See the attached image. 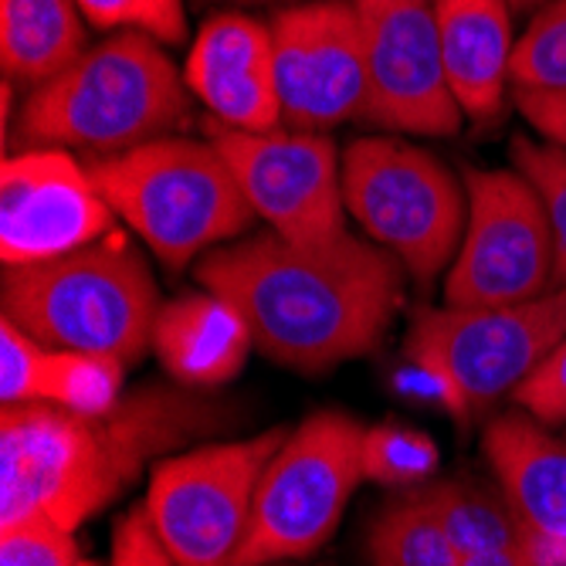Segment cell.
<instances>
[{
    "label": "cell",
    "instance_id": "cell-1",
    "mask_svg": "<svg viewBox=\"0 0 566 566\" xmlns=\"http://www.w3.org/2000/svg\"><path fill=\"white\" fill-rule=\"evenodd\" d=\"M403 265L374 241L343 234L292 244L275 231L238 238L197 262V282L251 326L254 349L298 374L367 356L403 302Z\"/></svg>",
    "mask_w": 566,
    "mask_h": 566
},
{
    "label": "cell",
    "instance_id": "cell-2",
    "mask_svg": "<svg viewBox=\"0 0 566 566\" xmlns=\"http://www.w3.org/2000/svg\"><path fill=\"white\" fill-rule=\"evenodd\" d=\"M197 387H139L102 415L51 403H4L0 415V526L48 516L82 530L170 448L218 428Z\"/></svg>",
    "mask_w": 566,
    "mask_h": 566
},
{
    "label": "cell",
    "instance_id": "cell-3",
    "mask_svg": "<svg viewBox=\"0 0 566 566\" xmlns=\"http://www.w3.org/2000/svg\"><path fill=\"white\" fill-rule=\"evenodd\" d=\"M187 82L160 41L119 31L31 88L18 119L24 149L116 157L170 136L187 119Z\"/></svg>",
    "mask_w": 566,
    "mask_h": 566
},
{
    "label": "cell",
    "instance_id": "cell-4",
    "mask_svg": "<svg viewBox=\"0 0 566 566\" xmlns=\"http://www.w3.org/2000/svg\"><path fill=\"white\" fill-rule=\"evenodd\" d=\"M95 190L167 269L251 231V203L211 139L164 136L116 157H85Z\"/></svg>",
    "mask_w": 566,
    "mask_h": 566
},
{
    "label": "cell",
    "instance_id": "cell-5",
    "mask_svg": "<svg viewBox=\"0 0 566 566\" xmlns=\"http://www.w3.org/2000/svg\"><path fill=\"white\" fill-rule=\"evenodd\" d=\"M157 313L153 275L119 234L41 265L4 269V319L55 349L136 364L153 346Z\"/></svg>",
    "mask_w": 566,
    "mask_h": 566
},
{
    "label": "cell",
    "instance_id": "cell-6",
    "mask_svg": "<svg viewBox=\"0 0 566 566\" xmlns=\"http://www.w3.org/2000/svg\"><path fill=\"white\" fill-rule=\"evenodd\" d=\"M343 197L353 221L418 282H434L465 238L469 190L407 139H353L343 153Z\"/></svg>",
    "mask_w": 566,
    "mask_h": 566
},
{
    "label": "cell",
    "instance_id": "cell-7",
    "mask_svg": "<svg viewBox=\"0 0 566 566\" xmlns=\"http://www.w3.org/2000/svg\"><path fill=\"white\" fill-rule=\"evenodd\" d=\"M364 438L367 428L343 410H319L289 431L254 492L234 566H282L326 546L367 479Z\"/></svg>",
    "mask_w": 566,
    "mask_h": 566
},
{
    "label": "cell",
    "instance_id": "cell-8",
    "mask_svg": "<svg viewBox=\"0 0 566 566\" xmlns=\"http://www.w3.org/2000/svg\"><path fill=\"white\" fill-rule=\"evenodd\" d=\"M289 428L200 444L149 469L146 516L177 566H234L248 539L254 492Z\"/></svg>",
    "mask_w": 566,
    "mask_h": 566
},
{
    "label": "cell",
    "instance_id": "cell-9",
    "mask_svg": "<svg viewBox=\"0 0 566 566\" xmlns=\"http://www.w3.org/2000/svg\"><path fill=\"white\" fill-rule=\"evenodd\" d=\"M566 336V285L495 308L421 313L407 333V364L438 374L469 415L516 394Z\"/></svg>",
    "mask_w": 566,
    "mask_h": 566
},
{
    "label": "cell",
    "instance_id": "cell-10",
    "mask_svg": "<svg viewBox=\"0 0 566 566\" xmlns=\"http://www.w3.org/2000/svg\"><path fill=\"white\" fill-rule=\"evenodd\" d=\"M469 224L444 282L448 308H495L553 285V231L530 180L512 170H469Z\"/></svg>",
    "mask_w": 566,
    "mask_h": 566
},
{
    "label": "cell",
    "instance_id": "cell-11",
    "mask_svg": "<svg viewBox=\"0 0 566 566\" xmlns=\"http://www.w3.org/2000/svg\"><path fill=\"white\" fill-rule=\"evenodd\" d=\"M208 139L231 164L251 211L292 244H329L346 234L343 164L326 133H241L221 123Z\"/></svg>",
    "mask_w": 566,
    "mask_h": 566
},
{
    "label": "cell",
    "instance_id": "cell-12",
    "mask_svg": "<svg viewBox=\"0 0 566 566\" xmlns=\"http://www.w3.org/2000/svg\"><path fill=\"white\" fill-rule=\"evenodd\" d=\"M272 41L285 129L326 133L367 116L370 75L353 0H308L279 11Z\"/></svg>",
    "mask_w": 566,
    "mask_h": 566
},
{
    "label": "cell",
    "instance_id": "cell-13",
    "mask_svg": "<svg viewBox=\"0 0 566 566\" xmlns=\"http://www.w3.org/2000/svg\"><path fill=\"white\" fill-rule=\"evenodd\" d=\"M367 51V123L418 133L454 136L461 106L454 102L444 62L434 0H353Z\"/></svg>",
    "mask_w": 566,
    "mask_h": 566
},
{
    "label": "cell",
    "instance_id": "cell-14",
    "mask_svg": "<svg viewBox=\"0 0 566 566\" xmlns=\"http://www.w3.org/2000/svg\"><path fill=\"white\" fill-rule=\"evenodd\" d=\"M116 234L106 203L69 149H21L0 170V259L4 269L41 265Z\"/></svg>",
    "mask_w": 566,
    "mask_h": 566
},
{
    "label": "cell",
    "instance_id": "cell-15",
    "mask_svg": "<svg viewBox=\"0 0 566 566\" xmlns=\"http://www.w3.org/2000/svg\"><path fill=\"white\" fill-rule=\"evenodd\" d=\"M184 82L228 129L269 133L282 126L272 24L248 14L208 18L190 44Z\"/></svg>",
    "mask_w": 566,
    "mask_h": 566
},
{
    "label": "cell",
    "instance_id": "cell-16",
    "mask_svg": "<svg viewBox=\"0 0 566 566\" xmlns=\"http://www.w3.org/2000/svg\"><path fill=\"white\" fill-rule=\"evenodd\" d=\"M485 458L516 509L536 566H566V438L526 410L485 428Z\"/></svg>",
    "mask_w": 566,
    "mask_h": 566
},
{
    "label": "cell",
    "instance_id": "cell-17",
    "mask_svg": "<svg viewBox=\"0 0 566 566\" xmlns=\"http://www.w3.org/2000/svg\"><path fill=\"white\" fill-rule=\"evenodd\" d=\"M444 78L475 123H492L502 113L505 88L512 85V4L509 0H434Z\"/></svg>",
    "mask_w": 566,
    "mask_h": 566
},
{
    "label": "cell",
    "instance_id": "cell-18",
    "mask_svg": "<svg viewBox=\"0 0 566 566\" xmlns=\"http://www.w3.org/2000/svg\"><path fill=\"white\" fill-rule=\"evenodd\" d=\"M126 364L113 356L55 349L0 319V397L4 403H51L102 415L123 397Z\"/></svg>",
    "mask_w": 566,
    "mask_h": 566
},
{
    "label": "cell",
    "instance_id": "cell-19",
    "mask_svg": "<svg viewBox=\"0 0 566 566\" xmlns=\"http://www.w3.org/2000/svg\"><path fill=\"white\" fill-rule=\"evenodd\" d=\"M254 346L251 326L218 292H190L160 305L153 323V353L184 387L211 390L234 380Z\"/></svg>",
    "mask_w": 566,
    "mask_h": 566
},
{
    "label": "cell",
    "instance_id": "cell-20",
    "mask_svg": "<svg viewBox=\"0 0 566 566\" xmlns=\"http://www.w3.org/2000/svg\"><path fill=\"white\" fill-rule=\"evenodd\" d=\"M75 0H0V69L11 85H44L85 55Z\"/></svg>",
    "mask_w": 566,
    "mask_h": 566
},
{
    "label": "cell",
    "instance_id": "cell-21",
    "mask_svg": "<svg viewBox=\"0 0 566 566\" xmlns=\"http://www.w3.org/2000/svg\"><path fill=\"white\" fill-rule=\"evenodd\" d=\"M418 492L441 516L461 556L526 543L523 523L499 482L482 485L472 479H448V482L421 485Z\"/></svg>",
    "mask_w": 566,
    "mask_h": 566
},
{
    "label": "cell",
    "instance_id": "cell-22",
    "mask_svg": "<svg viewBox=\"0 0 566 566\" xmlns=\"http://www.w3.org/2000/svg\"><path fill=\"white\" fill-rule=\"evenodd\" d=\"M374 566H458L461 549L418 489H403L370 530Z\"/></svg>",
    "mask_w": 566,
    "mask_h": 566
},
{
    "label": "cell",
    "instance_id": "cell-23",
    "mask_svg": "<svg viewBox=\"0 0 566 566\" xmlns=\"http://www.w3.org/2000/svg\"><path fill=\"white\" fill-rule=\"evenodd\" d=\"M438 472V444L415 428L374 424L364 438V475L387 489H421Z\"/></svg>",
    "mask_w": 566,
    "mask_h": 566
},
{
    "label": "cell",
    "instance_id": "cell-24",
    "mask_svg": "<svg viewBox=\"0 0 566 566\" xmlns=\"http://www.w3.org/2000/svg\"><path fill=\"white\" fill-rule=\"evenodd\" d=\"M512 88L566 92V0L543 4L516 41Z\"/></svg>",
    "mask_w": 566,
    "mask_h": 566
},
{
    "label": "cell",
    "instance_id": "cell-25",
    "mask_svg": "<svg viewBox=\"0 0 566 566\" xmlns=\"http://www.w3.org/2000/svg\"><path fill=\"white\" fill-rule=\"evenodd\" d=\"M512 164L536 190L549 231H553V285H566V149L556 143H533L526 136L512 139Z\"/></svg>",
    "mask_w": 566,
    "mask_h": 566
},
{
    "label": "cell",
    "instance_id": "cell-26",
    "mask_svg": "<svg viewBox=\"0 0 566 566\" xmlns=\"http://www.w3.org/2000/svg\"><path fill=\"white\" fill-rule=\"evenodd\" d=\"M82 18L98 31H136L160 44L187 38L184 0H75Z\"/></svg>",
    "mask_w": 566,
    "mask_h": 566
},
{
    "label": "cell",
    "instance_id": "cell-27",
    "mask_svg": "<svg viewBox=\"0 0 566 566\" xmlns=\"http://www.w3.org/2000/svg\"><path fill=\"white\" fill-rule=\"evenodd\" d=\"M0 566H82L72 530L48 516H24L0 526Z\"/></svg>",
    "mask_w": 566,
    "mask_h": 566
},
{
    "label": "cell",
    "instance_id": "cell-28",
    "mask_svg": "<svg viewBox=\"0 0 566 566\" xmlns=\"http://www.w3.org/2000/svg\"><path fill=\"white\" fill-rule=\"evenodd\" d=\"M512 400L546 428L566 424V336L523 380V387L512 394Z\"/></svg>",
    "mask_w": 566,
    "mask_h": 566
},
{
    "label": "cell",
    "instance_id": "cell-29",
    "mask_svg": "<svg viewBox=\"0 0 566 566\" xmlns=\"http://www.w3.org/2000/svg\"><path fill=\"white\" fill-rule=\"evenodd\" d=\"M109 566H177L167 546L153 530L146 509H129L113 533V563Z\"/></svg>",
    "mask_w": 566,
    "mask_h": 566
},
{
    "label": "cell",
    "instance_id": "cell-30",
    "mask_svg": "<svg viewBox=\"0 0 566 566\" xmlns=\"http://www.w3.org/2000/svg\"><path fill=\"white\" fill-rule=\"evenodd\" d=\"M516 109L526 123L546 139L566 149V92H536V88H512Z\"/></svg>",
    "mask_w": 566,
    "mask_h": 566
},
{
    "label": "cell",
    "instance_id": "cell-31",
    "mask_svg": "<svg viewBox=\"0 0 566 566\" xmlns=\"http://www.w3.org/2000/svg\"><path fill=\"white\" fill-rule=\"evenodd\" d=\"M458 566H536L526 543L520 546H502V549H482V553H469L461 556Z\"/></svg>",
    "mask_w": 566,
    "mask_h": 566
},
{
    "label": "cell",
    "instance_id": "cell-32",
    "mask_svg": "<svg viewBox=\"0 0 566 566\" xmlns=\"http://www.w3.org/2000/svg\"><path fill=\"white\" fill-rule=\"evenodd\" d=\"M512 11H539L543 4H549V0H509Z\"/></svg>",
    "mask_w": 566,
    "mask_h": 566
},
{
    "label": "cell",
    "instance_id": "cell-33",
    "mask_svg": "<svg viewBox=\"0 0 566 566\" xmlns=\"http://www.w3.org/2000/svg\"><path fill=\"white\" fill-rule=\"evenodd\" d=\"M231 4H272V0H231Z\"/></svg>",
    "mask_w": 566,
    "mask_h": 566
},
{
    "label": "cell",
    "instance_id": "cell-34",
    "mask_svg": "<svg viewBox=\"0 0 566 566\" xmlns=\"http://www.w3.org/2000/svg\"><path fill=\"white\" fill-rule=\"evenodd\" d=\"M82 566H98V563H92V559H82Z\"/></svg>",
    "mask_w": 566,
    "mask_h": 566
},
{
    "label": "cell",
    "instance_id": "cell-35",
    "mask_svg": "<svg viewBox=\"0 0 566 566\" xmlns=\"http://www.w3.org/2000/svg\"><path fill=\"white\" fill-rule=\"evenodd\" d=\"M282 566H285V563H282Z\"/></svg>",
    "mask_w": 566,
    "mask_h": 566
}]
</instances>
